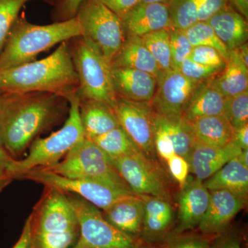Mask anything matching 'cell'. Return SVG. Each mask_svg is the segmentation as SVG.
Segmentation results:
<instances>
[{
    "instance_id": "obj_53",
    "label": "cell",
    "mask_w": 248,
    "mask_h": 248,
    "mask_svg": "<svg viewBox=\"0 0 248 248\" xmlns=\"http://www.w3.org/2000/svg\"><path fill=\"white\" fill-rule=\"evenodd\" d=\"M2 92H1V91H0V97H1V94H2Z\"/></svg>"
},
{
    "instance_id": "obj_10",
    "label": "cell",
    "mask_w": 248,
    "mask_h": 248,
    "mask_svg": "<svg viewBox=\"0 0 248 248\" xmlns=\"http://www.w3.org/2000/svg\"><path fill=\"white\" fill-rule=\"evenodd\" d=\"M18 179H28L65 194L79 196L102 210L124 197L135 195L132 190L107 183L92 179H70L40 168L28 171Z\"/></svg>"
},
{
    "instance_id": "obj_21",
    "label": "cell",
    "mask_w": 248,
    "mask_h": 248,
    "mask_svg": "<svg viewBox=\"0 0 248 248\" xmlns=\"http://www.w3.org/2000/svg\"><path fill=\"white\" fill-rule=\"evenodd\" d=\"M206 22L230 51L247 42L248 19L229 4Z\"/></svg>"
},
{
    "instance_id": "obj_18",
    "label": "cell",
    "mask_w": 248,
    "mask_h": 248,
    "mask_svg": "<svg viewBox=\"0 0 248 248\" xmlns=\"http://www.w3.org/2000/svg\"><path fill=\"white\" fill-rule=\"evenodd\" d=\"M117 97L134 102L151 103L157 86L156 77L139 70L111 67Z\"/></svg>"
},
{
    "instance_id": "obj_19",
    "label": "cell",
    "mask_w": 248,
    "mask_h": 248,
    "mask_svg": "<svg viewBox=\"0 0 248 248\" xmlns=\"http://www.w3.org/2000/svg\"><path fill=\"white\" fill-rule=\"evenodd\" d=\"M122 21L125 36L142 37L172 27L169 6L164 4L140 3Z\"/></svg>"
},
{
    "instance_id": "obj_33",
    "label": "cell",
    "mask_w": 248,
    "mask_h": 248,
    "mask_svg": "<svg viewBox=\"0 0 248 248\" xmlns=\"http://www.w3.org/2000/svg\"><path fill=\"white\" fill-rule=\"evenodd\" d=\"M30 0H0V53L21 10Z\"/></svg>"
},
{
    "instance_id": "obj_34",
    "label": "cell",
    "mask_w": 248,
    "mask_h": 248,
    "mask_svg": "<svg viewBox=\"0 0 248 248\" xmlns=\"http://www.w3.org/2000/svg\"><path fill=\"white\" fill-rule=\"evenodd\" d=\"M224 114L234 130L248 124V91L226 98Z\"/></svg>"
},
{
    "instance_id": "obj_36",
    "label": "cell",
    "mask_w": 248,
    "mask_h": 248,
    "mask_svg": "<svg viewBox=\"0 0 248 248\" xmlns=\"http://www.w3.org/2000/svg\"><path fill=\"white\" fill-rule=\"evenodd\" d=\"M213 238L199 231L187 232L174 235L160 248H208Z\"/></svg>"
},
{
    "instance_id": "obj_15",
    "label": "cell",
    "mask_w": 248,
    "mask_h": 248,
    "mask_svg": "<svg viewBox=\"0 0 248 248\" xmlns=\"http://www.w3.org/2000/svg\"><path fill=\"white\" fill-rule=\"evenodd\" d=\"M209 200L210 191L203 181L188 176L178 197L179 210L174 236L197 229L208 208Z\"/></svg>"
},
{
    "instance_id": "obj_9",
    "label": "cell",
    "mask_w": 248,
    "mask_h": 248,
    "mask_svg": "<svg viewBox=\"0 0 248 248\" xmlns=\"http://www.w3.org/2000/svg\"><path fill=\"white\" fill-rule=\"evenodd\" d=\"M76 17L81 36L93 42L111 65L125 40L122 19L100 0H83Z\"/></svg>"
},
{
    "instance_id": "obj_14",
    "label": "cell",
    "mask_w": 248,
    "mask_h": 248,
    "mask_svg": "<svg viewBox=\"0 0 248 248\" xmlns=\"http://www.w3.org/2000/svg\"><path fill=\"white\" fill-rule=\"evenodd\" d=\"M144 202V215L140 239L153 248H160L174 236L177 215L172 202L138 195Z\"/></svg>"
},
{
    "instance_id": "obj_4",
    "label": "cell",
    "mask_w": 248,
    "mask_h": 248,
    "mask_svg": "<svg viewBox=\"0 0 248 248\" xmlns=\"http://www.w3.org/2000/svg\"><path fill=\"white\" fill-rule=\"evenodd\" d=\"M30 217L29 248H75L79 238V223L66 194L45 187Z\"/></svg>"
},
{
    "instance_id": "obj_17",
    "label": "cell",
    "mask_w": 248,
    "mask_h": 248,
    "mask_svg": "<svg viewBox=\"0 0 248 248\" xmlns=\"http://www.w3.org/2000/svg\"><path fill=\"white\" fill-rule=\"evenodd\" d=\"M241 151L233 141L226 146L217 148L207 146L195 140L187 161L190 172L197 179L206 180Z\"/></svg>"
},
{
    "instance_id": "obj_45",
    "label": "cell",
    "mask_w": 248,
    "mask_h": 248,
    "mask_svg": "<svg viewBox=\"0 0 248 248\" xmlns=\"http://www.w3.org/2000/svg\"><path fill=\"white\" fill-rule=\"evenodd\" d=\"M228 4V0H203L199 11L198 22H206Z\"/></svg>"
},
{
    "instance_id": "obj_41",
    "label": "cell",
    "mask_w": 248,
    "mask_h": 248,
    "mask_svg": "<svg viewBox=\"0 0 248 248\" xmlns=\"http://www.w3.org/2000/svg\"><path fill=\"white\" fill-rule=\"evenodd\" d=\"M242 238L239 231L228 228L214 236L208 248H242Z\"/></svg>"
},
{
    "instance_id": "obj_52",
    "label": "cell",
    "mask_w": 248,
    "mask_h": 248,
    "mask_svg": "<svg viewBox=\"0 0 248 248\" xmlns=\"http://www.w3.org/2000/svg\"><path fill=\"white\" fill-rule=\"evenodd\" d=\"M45 1L49 3V4H56L59 0H44Z\"/></svg>"
},
{
    "instance_id": "obj_1",
    "label": "cell",
    "mask_w": 248,
    "mask_h": 248,
    "mask_svg": "<svg viewBox=\"0 0 248 248\" xmlns=\"http://www.w3.org/2000/svg\"><path fill=\"white\" fill-rule=\"evenodd\" d=\"M69 108L66 98L54 93H3L0 97V142L17 159L35 139L61 123Z\"/></svg>"
},
{
    "instance_id": "obj_27",
    "label": "cell",
    "mask_w": 248,
    "mask_h": 248,
    "mask_svg": "<svg viewBox=\"0 0 248 248\" xmlns=\"http://www.w3.org/2000/svg\"><path fill=\"white\" fill-rule=\"evenodd\" d=\"M226 98L210 83L203 85L196 93L184 114L187 122L224 113Z\"/></svg>"
},
{
    "instance_id": "obj_49",
    "label": "cell",
    "mask_w": 248,
    "mask_h": 248,
    "mask_svg": "<svg viewBox=\"0 0 248 248\" xmlns=\"http://www.w3.org/2000/svg\"><path fill=\"white\" fill-rule=\"evenodd\" d=\"M236 54L237 58L241 60V62L248 68V46L246 43L241 45V46L238 47L237 48L233 50Z\"/></svg>"
},
{
    "instance_id": "obj_8",
    "label": "cell",
    "mask_w": 248,
    "mask_h": 248,
    "mask_svg": "<svg viewBox=\"0 0 248 248\" xmlns=\"http://www.w3.org/2000/svg\"><path fill=\"white\" fill-rule=\"evenodd\" d=\"M43 169L70 179L100 181L130 190L116 170L110 157L87 139L72 148L58 164Z\"/></svg>"
},
{
    "instance_id": "obj_50",
    "label": "cell",
    "mask_w": 248,
    "mask_h": 248,
    "mask_svg": "<svg viewBox=\"0 0 248 248\" xmlns=\"http://www.w3.org/2000/svg\"><path fill=\"white\" fill-rule=\"evenodd\" d=\"M238 159L246 167L248 168V149L242 150L237 156Z\"/></svg>"
},
{
    "instance_id": "obj_12",
    "label": "cell",
    "mask_w": 248,
    "mask_h": 248,
    "mask_svg": "<svg viewBox=\"0 0 248 248\" xmlns=\"http://www.w3.org/2000/svg\"><path fill=\"white\" fill-rule=\"evenodd\" d=\"M112 109L120 126L142 154L158 165L154 144L156 113L151 103L134 102L117 97Z\"/></svg>"
},
{
    "instance_id": "obj_35",
    "label": "cell",
    "mask_w": 248,
    "mask_h": 248,
    "mask_svg": "<svg viewBox=\"0 0 248 248\" xmlns=\"http://www.w3.org/2000/svg\"><path fill=\"white\" fill-rule=\"evenodd\" d=\"M171 50V68L179 71L182 62L188 58L192 51L191 45L184 30L170 28L169 29Z\"/></svg>"
},
{
    "instance_id": "obj_51",
    "label": "cell",
    "mask_w": 248,
    "mask_h": 248,
    "mask_svg": "<svg viewBox=\"0 0 248 248\" xmlns=\"http://www.w3.org/2000/svg\"><path fill=\"white\" fill-rule=\"evenodd\" d=\"M171 0H141L140 3L143 4H169Z\"/></svg>"
},
{
    "instance_id": "obj_6",
    "label": "cell",
    "mask_w": 248,
    "mask_h": 248,
    "mask_svg": "<svg viewBox=\"0 0 248 248\" xmlns=\"http://www.w3.org/2000/svg\"><path fill=\"white\" fill-rule=\"evenodd\" d=\"M78 79L80 100L92 99L113 108L117 99L111 65L93 42L83 36L68 41Z\"/></svg>"
},
{
    "instance_id": "obj_16",
    "label": "cell",
    "mask_w": 248,
    "mask_h": 248,
    "mask_svg": "<svg viewBox=\"0 0 248 248\" xmlns=\"http://www.w3.org/2000/svg\"><path fill=\"white\" fill-rule=\"evenodd\" d=\"M246 202L228 190L210 191L208 208L197 231L210 236L221 234L229 228L233 218L244 208Z\"/></svg>"
},
{
    "instance_id": "obj_7",
    "label": "cell",
    "mask_w": 248,
    "mask_h": 248,
    "mask_svg": "<svg viewBox=\"0 0 248 248\" xmlns=\"http://www.w3.org/2000/svg\"><path fill=\"white\" fill-rule=\"evenodd\" d=\"M66 195L79 223V238L74 248H153L112 226L92 203L79 196Z\"/></svg>"
},
{
    "instance_id": "obj_40",
    "label": "cell",
    "mask_w": 248,
    "mask_h": 248,
    "mask_svg": "<svg viewBox=\"0 0 248 248\" xmlns=\"http://www.w3.org/2000/svg\"><path fill=\"white\" fill-rule=\"evenodd\" d=\"M83 0H59L52 13L54 22H64L76 16Z\"/></svg>"
},
{
    "instance_id": "obj_29",
    "label": "cell",
    "mask_w": 248,
    "mask_h": 248,
    "mask_svg": "<svg viewBox=\"0 0 248 248\" xmlns=\"http://www.w3.org/2000/svg\"><path fill=\"white\" fill-rule=\"evenodd\" d=\"M90 141L97 145L110 159L141 153L121 126Z\"/></svg>"
},
{
    "instance_id": "obj_28",
    "label": "cell",
    "mask_w": 248,
    "mask_h": 248,
    "mask_svg": "<svg viewBox=\"0 0 248 248\" xmlns=\"http://www.w3.org/2000/svg\"><path fill=\"white\" fill-rule=\"evenodd\" d=\"M155 123L161 127L172 140L176 154L187 161L195 141L190 123L184 116L169 117L155 115Z\"/></svg>"
},
{
    "instance_id": "obj_13",
    "label": "cell",
    "mask_w": 248,
    "mask_h": 248,
    "mask_svg": "<svg viewBox=\"0 0 248 248\" xmlns=\"http://www.w3.org/2000/svg\"><path fill=\"white\" fill-rule=\"evenodd\" d=\"M203 84V81L188 79L179 71L163 72L158 78L151 107L158 115L184 116L192 97Z\"/></svg>"
},
{
    "instance_id": "obj_37",
    "label": "cell",
    "mask_w": 248,
    "mask_h": 248,
    "mask_svg": "<svg viewBox=\"0 0 248 248\" xmlns=\"http://www.w3.org/2000/svg\"><path fill=\"white\" fill-rule=\"evenodd\" d=\"M223 70V68L220 67L203 66L187 58L182 62L179 71L188 79L202 82L217 76Z\"/></svg>"
},
{
    "instance_id": "obj_22",
    "label": "cell",
    "mask_w": 248,
    "mask_h": 248,
    "mask_svg": "<svg viewBox=\"0 0 248 248\" xmlns=\"http://www.w3.org/2000/svg\"><path fill=\"white\" fill-rule=\"evenodd\" d=\"M111 67L133 68L151 73L156 79L162 70L150 53L141 37L126 35L123 44L111 63Z\"/></svg>"
},
{
    "instance_id": "obj_42",
    "label": "cell",
    "mask_w": 248,
    "mask_h": 248,
    "mask_svg": "<svg viewBox=\"0 0 248 248\" xmlns=\"http://www.w3.org/2000/svg\"><path fill=\"white\" fill-rule=\"evenodd\" d=\"M169 172L172 177L183 187L187 181L190 172L188 162L184 157L174 154L167 161Z\"/></svg>"
},
{
    "instance_id": "obj_23",
    "label": "cell",
    "mask_w": 248,
    "mask_h": 248,
    "mask_svg": "<svg viewBox=\"0 0 248 248\" xmlns=\"http://www.w3.org/2000/svg\"><path fill=\"white\" fill-rule=\"evenodd\" d=\"M79 116L84 138L89 140L120 126L112 108L92 99H79Z\"/></svg>"
},
{
    "instance_id": "obj_39",
    "label": "cell",
    "mask_w": 248,
    "mask_h": 248,
    "mask_svg": "<svg viewBox=\"0 0 248 248\" xmlns=\"http://www.w3.org/2000/svg\"><path fill=\"white\" fill-rule=\"evenodd\" d=\"M154 144L156 155L167 161L176 154L172 140L164 129L155 123Z\"/></svg>"
},
{
    "instance_id": "obj_44",
    "label": "cell",
    "mask_w": 248,
    "mask_h": 248,
    "mask_svg": "<svg viewBox=\"0 0 248 248\" xmlns=\"http://www.w3.org/2000/svg\"><path fill=\"white\" fill-rule=\"evenodd\" d=\"M101 1L115 13L121 19H123L130 11L140 4L141 0H100Z\"/></svg>"
},
{
    "instance_id": "obj_43",
    "label": "cell",
    "mask_w": 248,
    "mask_h": 248,
    "mask_svg": "<svg viewBox=\"0 0 248 248\" xmlns=\"http://www.w3.org/2000/svg\"><path fill=\"white\" fill-rule=\"evenodd\" d=\"M13 159L0 142V192L14 180L10 172V164Z\"/></svg>"
},
{
    "instance_id": "obj_30",
    "label": "cell",
    "mask_w": 248,
    "mask_h": 248,
    "mask_svg": "<svg viewBox=\"0 0 248 248\" xmlns=\"http://www.w3.org/2000/svg\"><path fill=\"white\" fill-rule=\"evenodd\" d=\"M184 31L192 47L200 46L212 47L218 50L226 61L229 58L231 51L218 38L208 22L195 23Z\"/></svg>"
},
{
    "instance_id": "obj_20",
    "label": "cell",
    "mask_w": 248,
    "mask_h": 248,
    "mask_svg": "<svg viewBox=\"0 0 248 248\" xmlns=\"http://www.w3.org/2000/svg\"><path fill=\"white\" fill-rule=\"evenodd\" d=\"M103 217L112 226L134 239H140L144 215V202L140 196L124 197L103 210Z\"/></svg>"
},
{
    "instance_id": "obj_24",
    "label": "cell",
    "mask_w": 248,
    "mask_h": 248,
    "mask_svg": "<svg viewBox=\"0 0 248 248\" xmlns=\"http://www.w3.org/2000/svg\"><path fill=\"white\" fill-rule=\"evenodd\" d=\"M209 191L228 190L247 201L248 168L233 158L204 183Z\"/></svg>"
},
{
    "instance_id": "obj_5",
    "label": "cell",
    "mask_w": 248,
    "mask_h": 248,
    "mask_svg": "<svg viewBox=\"0 0 248 248\" xmlns=\"http://www.w3.org/2000/svg\"><path fill=\"white\" fill-rule=\"evenodd\" d=\"M70 108L68 117L60 130L45 138H37L23 159H13L10 172L14 179L34 169H49L60 163L72 148L82 141L84 131L79 116V99L77 93L66 97Z\"/></svg>"
},
{
    "instance_id": "obj_26",
    "label": "cell",
    "mask_w": 248,
    "mask_h": 248,
    "mask_svg": "<svg viewBox=\"0 0 248 248\" xmlns=\"http://www.w3.org/2000/svg\"><path fill=\"white\" fill-rule=\"evenodd\" d=\"M210 83L226 98L237 95L248 91V68L231 50L221 74Z\"/></svg>"
},
{
    "instance_id": "obj_46",
    "label": "cell",
    "mask_w": 248,
    "mask_h": 248,
    "mask_svg": "<svg viewBox=\"0 0 248 248\" xmlns=\"http://www.w3.org/2000/svg\"><path fill=\"white\" fill-rule=\"evenodd\" d=\"M31 239V217H28L24 223V228L20 237L13 248H30Z\"/></svg>"
},
{
    "instance_id": "obj_25",
    "label": "cell",
    "mask_w": 248,
    "mask_h": 248,
    "mask_svg": "<svg viewBox=\"0 0 248 248\" xmlns=\"http://www.w3.org/2000/svg\"><path fill=\"white\" fill-rule=\"evenodd\" d=\"M196 141L207 146L223 147L233 141L234 130L224 114L188 122Z\"/></svg>"
},
{
    "instance_id": "obj_31",
    "label": "cell",
    "mask_w": 248,
    "mask_h": 248,
    "mask_svg": "<svg viewBox=\"0 0 248 248\" xmlns=\"http://www.w3.org/2000/svg\"><path fill=\"white\" fill-rule=\"evenodd\" d=\"M203 0H171L168 6L173 28L186 30L198 22Z\"/></svg>"
},
{
    "instance_id": "obj_38",
    "label": "cell",
    "mask_w": 248,
    "mask_h": 248,
    "mask_svg": "<svg viewBox=\"0 0 248 248\" xmlns=\"http://www.w3.org/2000/svg\"><path fill=\"white\" fill-rule=\"evenodd\" d=\"M188 58L195 63L203 66L223 68L226 66V60L218 50L212 47L203 46L193 47Z\"/></svg>"
},
{
    "instance_id": "obj_47",
    "label": "cell",
    "mask_w": 248,
    "mask_h": 248,
    "mask_svg": "<svg viewBox=\"0 0 248 248\" xmlns=\"http://www.w3.org/2000/svg\"><path fill=\"white\" fill-rule=\"evenodd\" d=\"M233 141L241 150L248 149V124L234 130Z\"/></svg>"
},
{
    "instance_id": "obj_48",
    "label": "cell",
    "mask_w": 248,
    "mask_h": 248,
    "mask_svg": "<svg viewBox=\"0 0 248 248\" xmlns=\"http://www.w3.org/2000/svg\"><path fill=\"white\" fill-rule=\"evenodd\" d=\"M228 4L246 19L248 18V0H228Z\"/></svg>"
},
{
    "instance_id": "obj_2",
    "label": "cell",
    "mask_w": 248,
    "mask_h": 248,
    "mask_svg": "<svg viewBox=\"0 0 248 248\" xmlns=\"http://www.w3.org/2000/svg\"><path fill=\"white\" fill-rule=\"evenodd\" d=\"M78 88L68 41L46 58L0 71L2 93L46 92L66 98L78 92Z\"/></svg>"
},
{
    "instance_id": "obj_11",
    "label": "cell",
    "mask_w": 248,
    "mask_h": 248,
    "mask_svg": "<svg viewBox=\"0 0 248 248\" xmlns=\"http://www.w3.org/2000/svg\"><path fill=\"white\" fill-rule=\"evenodd\" d=\"M110 160L135 195L152 196L172 202L169 184L159 165L154 164L142 153Z\"/></svg>"
},
{
    "instance_id": "obj_32",
    "label": "cell",
    "mask_w": 248,
    "mask_h": 248,
    "mask_svg": "<svg viewBox=\"0 0 248 248\" xmlns=\"http://www.w3.org/2000/svg\"><path fill=\"white\" fill-rule=\"evenodd\" d=\"M145 45L163 71L171 68V50L169 29L142 36Z\"/></svg>"
},
{
    "instance_id": "obj_3",
    "label": "cell",
    "mask_w": 248,
    "mask_h": 248,
    "mask_svg": "<svg viewBox=\"0 0 248 248\" xmlns=\"http://www.w3.org/2000/svg\"><path fill=\"white\" fill-rule=\"evenodd\" d=\"M81 36L76 17L64 22L37 25L19 14L0 53V71L35 61L37 55L54 46Z\"/></svg>"
}]
</instances>
